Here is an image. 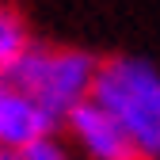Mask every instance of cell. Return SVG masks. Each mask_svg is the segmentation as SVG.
<instances>
[{"label":"cell","mask_w":160,"mask_h":160,"mask_svg":"<svg viewBox=\"0 0 160 160\" xmlns=\"http://www.w3.org/2000/svg\"><path fill=\"white\" fill-rule=\"evenodd\" d=\"M0 160H23V149H0Z\"/></svg>","instance_id":"52a82bcc"},{"label":"cell","mask_w":160,"mask_h":160,"mask_svg":"<svg viewBox=\"0 0 160 160\" xmlns=\"http://www.w3.org/2000/svg\"><path fill=\"white\" fill-rule=\"evenodd\" d=\"M99 61L92 50L80 46H46V42H31V50L4 72V80L31 95L38 107L46 111V118L61 130L65 118L92 95Z\"/></svg>","instance_id":"6da1fadb"},{"label":"cell","mask_w":160,"mask_h":160,"mask_svg":"<svg viewBox=\"0 0 160 160\" xmlns=\"http://www.w3.org/2000/svg\"><path fill=\"white\" fill-rule=\"evenodd\" d=\"M65 130L88 160H145L137 141L118 126V118L111 111H103L92 95L65 118Z\"/></svg>","instance_id":"3957f363"},{"label":"cell","mask_w":160,"mask_h":160,"mask_svg":"<svg viewBox=\"0 0 160 160\" xmlns=\"http://www.w3.org/2000/svg\"><path fill=\"white\" fill-rule=\"evenodd\" d=\"M50 133H57V126L46 118V111L0 76V149H27Z\"/></svg>","instance_id":"277c9868"},{"label":"cell","mask_w":160,"mask_h":160,"mask_svg":"<svg viewBox=\"0 0 160 160\" xmlns=\"http://www.w3.org/2000/svg\"><path fill=\"white\" fill-rule=\"evenodd\" d=\"M92 99L118 118V126L137 141L145 160H160V69L149 57H103Z\"/></svg>","instance_id":"7a4b0ae2"},{"label":"cell","mask_w":160,"mask_h":160,"mask_svg":"<svg viewBox=\"0 0 160 160\" xmlns=\"http://www.w3.org/2000/svg\"><path fill=\"white\" fill-rule=\"evenodd\" d=\"M31 27H27V19L19 15L12 4H4L0 0V76H4L19 57H23L31 50Z\"/></svg>","instance_id":"5b68a950"},{"label":"cell","mask_w":160,"mask_h":160,"mask_svg":"<svg viewBox=\"0 0 160 160\" xmlns=\"http://www.w3.org/2000/svg\"><path fill=\"white\" fill-rule=\"evenodd\" d=\"M23 160H72V152L50 133V137H38L34 145H27L23 149Z\"/></svg>","instance_id":"8992f818"}]
</instances>
